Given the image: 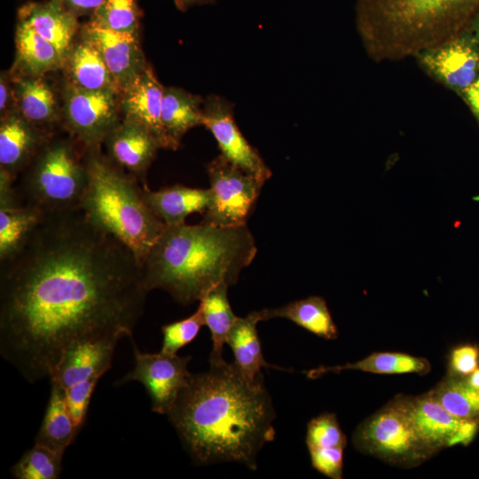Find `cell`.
Returning <instances> with one entry per match:
<instances>
[{
	"label": "cell",
	"instance_id": "1",
	"mask_svg": "<svg viewBox=\"0 0 479 479\" xmlns=\"http://www.w3.org/2000/svg\"><path fill=\"white\" fill-rule=\"evenodd\" d=\"M148 292L135 254L81 208L44 213L0 262V355L29 383L50 379L73 343L131 338Z\"/></svg>",
	"mask_w": 479,
	"mask_h": 479
},
{
	"label": "cell",
	"instance_id": "2",
	"mask_svg": "<svg viewBox=\"0 0 479 479\" xmlns=\"http://www.w3.org/2000/svg\"><path fill=\"white\" fill-rule=\"evenodd\" d=\"M167 416L197 465L237 462L255 470L259 452L275 438L263 376L248 381L225 360L192 373Z\"/></svg>",
	"mask_w": 479,
	"mask_h": 479
},
{
	"label": "cell",
	"instance_id": "3",
	"mask_svg": "<svg viewBox=\"0 0 479 479\" xmlns=\"http://www.w3.org/2000/svg\"><path fill=\"white\" fill-rule=\"evenodd\" d=\"M256 252L246 224L167 225L141 263L145 284L189 305L220 284H236Z\"/></svg>",
	"mask_w": 479,
	"mask_h": 479
},
{
	"label": "cell",
	"instance_id": "4",
	"mask_svg": "<svg viewBox=\"0 0 479 479\" xmlns=\"http://www.w3.org/2000/svg\"><path fill=\"white\" fill-rule=\"evenodd\" d=\"M86 162L89 184L82 210L142 263L167 225L147 206L138 180L103 154L101 148L86 149Z\"/></svg>",
	"mask_w": 479,
	"mask_h": 479
},
{
	"label": "cell",
	"instance_id": "5",
	"mask_svg": "<svg viewBox=\"0 0 479 479\" xmlns=\"http://www.w3.org/2000/svg\"><path fill=\"white\" fill-rule=\"evenodd\" d=\"M89 184L86 148L53 133L14 183L17 199L43 213L81 208Z\"/></svg>",
	"mask_w": 479,
	"mask_h": 479
},
{
	"label": "cell",
	"instance_id": "6",
	"mask_svg": "<svg viewBox=\"0 0 479 479\" xmlns=\"http://www.w3.org/2000/svg\"><path fill=\"white\" fill-rule=\"evenodd\" d=\"M479 0H357V20L364 35L389 46L414 48L440 38L469 13Z\"/></svg>",
	"mask_w": 479,
	"mask_h": 479
},
{
	"label": "cell",
	"instance_id": "7",
	"mask_svg": "<svg viewBox=\"0 0 479 479\" xmlns=\"http://www.w3.org/2000/svg\"><path fill=\"white\" fill-rule=\"evenodd\" d=\"M352 443L360 452L404 468L418 467L434 455L396 397L357 427Z\"/></svg>",
	"mask_w": 479,
	"mask_h": 479
},
{
	"label": "cell",
	"instance_id": "8",
	"mask_svg": "<svg viewBox=\"0 0 479 479\" xmlns=\"http://www.w3.org/2000/svg\"><path fill=\"white\" fill-rule=\"evenodd\" d=\"M207 170L211 199L201 223L219 227L245 225L263 183L221 154L208 164Z\"/></svg>",
	"mask_w": 479,
	"mask_h": 479
},
{
	"label": "cell",
	"instance_id": "9",
	"mask_svg": "<svg viewBox=\"0 0 479 479\" xmlns=\"http://www.w3.org/2000/svg\"><path fill=\"white\" fill-rule=\"evenodd\" d=\"M62 126L86 149L101 148L107 135L122 122L120 94L78 89L64 82Z\"/></svg>",
	"mask_w": 479,
	"mask_h": 479
},
{
	"label": "cell",
	"instance_id": "10",
	"mask_svg": "<svg viewBox=\"0 0 479 479\" xmlns=\"http://www.w3.org/2000/svg\"><path fill=\"white\" fill-rule=\"evenodd\" d=\"M135 366L118 384L138 381L144 385L152 403V410L167 415L186 386L192 373L188 370L191 357L177 354L142 352L131 339Z\"/></svg>",
	"mask_w": 479,
	"mask_h": 479
},
{
	"label": "cell",
	"instance_id": "11",
	"mask_svg": "<svg viewBox=\"0 0 479 479\" xmlns=\"http://www.w3.org/2000/svg\"><path fill=\"white\" fill-rule=\"evenodd\" d=\"M422 442L435 455L444 448L467 445L479 430V423L460 420L449 412L429 392L395 397Z\"/></svg>",
	"mask_w": 479,
	"mask_h": 479
},
{
	"label": "cell",
	"instance_id": "12",
	"mask_svg": "<svg viewBox=\"0 0 479 479\" xmlns=\"http://www.w3.org/2000/svg\"><path fill=\"white\" fill-rule=\"evenodd\" d=\"M203 126L214 136L221 155L263 184L271 177L258 152L237 126L232 106L219 96H209L203 104Z\"/></svg>",
	"mask_w": 479,
	"mask_h": 479
},
{
	"label": "cell",
	"instance_id": "13",
	"mask_svg": "<svg viewBox=\"0 0 479 479\" xmlns=\"http://www.w3.org/2000/svg\"><path fill=\"white\" fill-rule=\"evenodd\" d=\"M79 34L97 47L121 92L148 67L139 35L103 28L91 21L81 26Z\"/></svg>",
	"mask_w": 479,
	"mask_h": 479
},
{
	"label": "cell",
	"instance_id": "14",
	"mask_svg": "<svg viewBox=\"0 0 479 479\" xmlns=\"http://www.w3.org/2000/svg\"><path fill=\"white\" fill-rule=\"evenodd\" d=\"M106 156L147 187V171L161 145L145 126L122 119L104 140Z\"/></svg>",
	"mask_w": 479,
	"mask_h": 479
},
{
	"label": "cell",
	"instance_id": "15",
	"mask_svg": "<svg viewBox=\"0 0 479 479\" xmlns=\"http://www.w3.org/2000/svg\"><path fill=\"white\" fill-rule=\"evenodd\" d=\"M119 336H106L79 341L62 354L53 370L51 382L64 389L88 380L99 379L111 367Z\"/></svg>",
	"mask_w": 479,
	"mask_h": 479
},
{
	"label": "cell",
	"instance_id": "16",
	"mask_svg": "<svg viewBox=\"0 0 479 479\" xmlns=\"http://www.w3.org/2000/svg\"><path fill=\"white\" fill-rule=\"evenodd\" d=\"M51 135L16 110L1 117L0 171L15 182Z\"/></svg>",
	"mask_w": 479,
	"mask_h": 479
},
{
	"label": "cell",
	"instance_id": "17",
	"mask_svg": "<svg viewBox=\"0 0 479 479\" xmlns=\"http://www.w3.org/2000/svg\"><path fill=\"white\" fill-rule=\"evenodd\" d=\"M163 90L164 86L148 65L142 74L121 92L120 111L122 119L145 126L157 137L161 148L170 149L161 122Z\"/></svg>",
	"mask_w": 479,
	"mask_h": 479
},
{
	"label": "cell",
	"instance_id": "18",
	"mask_svg": "<svg viewBox=\"0 0 479 479\" xmlns=\"http://www.w3.org/2000/svg\"><path fill=\"white\" fill-rule=\"evenodd\" d=\"M18 20L52 43L63 60L81 28L78 17L59 0L29 2L20 8Z\"/></svg>",
	"mask_w": 479,
	"mask_h": 479
},
{
	"label": "cell",
	"instance_id": "19",
	"mask_svg": "<svg viewBox=\"0 0 479 479\" xmlns=\"http://www.w3.org/2000/svg\"><path fill=\"white\" fill-rule=\"evenodd\" d=\"M16 111L48 134L61 122L57 93L43 76H13Z\"/></svg>",
	"mask_w": 479,
	"mask_h": 479
},
{
	"label": "cell",
	"instance_id": "20",
	"mask_svg": "<svg viewBox=\"0 0 479 479\" xmlns=\"http://www.w3.org/2000/svg\"><path fill=\"white\" fill-rule=\"evenodd\" d=\"M62 70L65 82L78 89L121 94L97 47L80 34L64 59Z\"/></svg>",
	"mask_w": 479,
	"mask_h": 479
},
{
	"label": "cell",
	"instance_id": "21",
	"mask_svg": "<svg viewBox=\"0 0 479 479\" xmlns=\"http://www.w3.org/2000/svg\"><path fill=\"white\" fill-rule=\"evenodd\" d=\"M43 214L35 207L21 204L12 186L0 187V262L20 250Z\"/></svg>",
	"mask_w": 479,
	"mask_h": 479
},
{
	"label": "cell",
	"instance_id": "22",
	"mask_svg": "<svg viewBox=\"0 0 479 479\" xmlns=\"http://www.w3.org/2000/svg\"><path fill=\"white\" fill-rule=\"evenodd\" d=\"M143 195L151 210L168 226L185 223L195 212L203 214L210 199V190L182 185L167 186L157 191L143 187Z\"/></svg>",
	"mask_w": 479,
	"mask_h": 479
},
{
	"label": "cell",
	"instance_id": "23",
	"mask_svg": "<svg viewBox=\"0 0 479 479\" xmlns=\"http://www.w3.org/2000/svg\"><path fill=\"white\" fill-rule=\"evenodd\" d=\"M16 56L10 69L13 76H44L62 69L64 60L57 48L26 22L18 20L15 31Z\"/></svg>",
	"mask_w": 479,
	"mask_h": 479
},
{
	"label": "cell",
	"instance_id": "24",
	"mask_svg": "<svg viewBox=\"0 0 479 479\" xmlns=\"http://www.w3.org/2000/svg\"><path fill=\"white\" fill-rule=\"evenodd\" d=\"M204 100L184 89L164 87L161 122L171 150L180 146L183 137L189 130L203 125Z\"/></svg>",
	"mask_w": 479,
	"mask_h": 479
},
{
	"label": "cell",
	"instance_id": "25",
	"mask_svg": "<svg viewBox=\"0 0 479 479\" xmlns=\"http://www.w3.org/2000/svg\"><path fill=\"white\" fill-rule=\"evenodd\" d=\"M260 321H263L260 310L252 311L243 318L238 317L227 339V344L234 355L233 363L242 375L251 381L263 376V368L289 371L268 364L264 359L256 330Z\"/></svg>",
	"mask_w": 479,
	"mask_h": 479
},
{
	"label": "cell",
	"instance_id": "26",
	"mask_svg": "<svg viewBox=\"0 0 479 479\" xmlns=\"http://www.w3.org/2000/svg\"><path fill=\"white\" fill-rule=\"evenodd\" d=\"M357 370L378 374L417 373L420 376L431 371L429 361L402 352H374L354 363L341 365L320 366L306 372L310 379H317L326 373Z\"/></svg>",
	"mask_w": 479,
	"mask_h": 479
},
{
	"label": "cell",
	"instance_id": "27",
	"mask_svg": "<svg viewBox=\"0 0 479 479\" xmlns=\"http://www.w3.org/2000/svg\"><path fill=\"white\" fill-rule=\"evenodd\" d=\"M262 319H288L311 334L326 340L338 337V330L324 298L310 296L284 306L260 310Z\"/></svg>",
	"mask_w": 479,
	"mask_h": 479
},
{
	"label": "cell",
	"instance_id": "28",
	"mask_svg": "<svg viewBox=\"0 0 479 479\" xmlns=\"http://www.w3.org/2000/svg\"><path fill=\"white\" fill-rule=\"evenodd\" d=\"M78 432L66 402L65 389L51 382L49 402L35 443L63 456Z\"/></svg>",
	"mask_w": 479,
	"mask_h": 479
},
{
	"label": "cell",
	"instance_id": "29",
	"mask_svg": "<svg viewBox=\"0 0 479 479\" xmlns=\"http://www.w3.org/2000/svg\"><path fill=\"white\" fill-rule=\"evenodd\" d=\"M228 287L226 284H220L208 291L199 301L205 326L211 334L210 365L224 361V345L227 343L229 334L238 318L228 300Z\"/></svg>",
	"mask_w": 479,
	"mask_h": 479
},
{
	"label": "cell",
	"instance_id": "30",
	"mask_svg": "<svg viewBox=\"0 0 479 479\" xmlns=\"http://www.w3.org/2000/svg\"><path fill=\"white\" fill-rule=\"evenodd\" d=\"M425 61L447 83L465 89L475 81L479 59L470 47L452 43L427 56Z\"/></svg>",
	"mask_w": 479,
	"mask_h": 479
},
{
	"label": "cell",
	"instance_id": "31",
	"mask_svg": "<svg viewBox=\"0 0 479 479\" xmlns=\"http://www.w3.org/2000/svg\"><path fill=\"white\" fill-rule=\"evenodd\" d=\"M428 392L455 417L479 423V390L466 378L446 373Z\"/></svg>",
	"mask_w": 479,
	"mask_h": 479
},
{
	"label": "cell",
	"instance_id": "32",
	"mask_svg": "<svg viewBox=\"0 0 479 479\" xmlns=\"http://www.w3.org/2000/svg\"><path fill=\"white\" fill-rule=\"evenodd\" d=\"M141 18L138 0H105L90 21L103 28L139 35Z\"/></svg>",
	"mask_w": 479,
	"mask_h": 479
},
{
	"label": "cell",
	"instance_id": "33",
	"mask_svg": "<svg viewBox=\"0 0 479 479\" xmlns=\"http://www.w3.org/2000/svg\"><path fill=\"white\" fill-rule=\"evenodd\" d=\"M60 454L35 443L11 467L10 473L17 479H56L62 470Z\"/></svg>",
	"mask_w": 479,
	"mask_h": 479
},
{
	"label": "cell",
	"instance_id": "34",
	"mask_svg": "<svg viewBox=\"0 0 479 479\" xmlns=\"http://www.w3.org/2000/svg\"><path fill=\"white\" fill-rule=\"evenodd\" d=\"M306 444L309 449L346 447L347 438L334 413H322L307 425Z\"/></svg>",
	"mask_w": 479,
	"mask_h": 479
},
{
	"label": "cell",
	"instance_id": "35",
	"mask_svg": "<svg viewBox=\"0 0 479 479\" xmlns=\"http://www.w3.org/2000/svg\"><path fill=\"white\" fill-rule=\"evenodd\" d=\"M202 326H205V322L200 306L190 317L164 325L161 327L163 338L160 351L177 354L180 349L196 338Z\"/></svg>",
	"mask_w": 479,
	"mask_h": 479
},
{
	"label": "cell",
	"instance_id": "36",
	"mask_svg": "<svg viewBox=\"0 0 479 479\" xmlns=\"http://www.w3.org/2000/svg\"><path fill=\"white\" fill-rule=\"evenodd\" d=\"M98 380L81 381L65 389L68 410L79 431L85 422L90 399Z\"/></svg>",
	"mask_w": 479,
	"mask_h": 479
},
{
	"label": "cell",
	"instance_id": "37",
	"mask_svg": "<svg viewBox=\"0 0 479 479\" xmlns=\"http://www.w3.org/2000/svg\"><path fill=\"white\" fill-rule=\"evenodd\" d=\"M343 451L342 447L309 449L312 467L332 479L342 478Z\"/></svg>",
	"mask_w": 479,
	"mask_h": 479
},
{
	"label": "cell",
	"instance_id": "38",
	"mask_svg": "<svg viewBox=\"0 0 479 479\" xmlns=\"http://www.w3.org/2000/svg\"><path fill=\"white\" fill-rule=\"evenodd\" d=\"M479 367V347L463 344L452 349L447 373L467 378Z\"/></svg>",
	"mask_w": 479,
	"mask_h": 479
},
{
	"label": "cell",
	"instance_id": "39",
	"mask_svg": "<svg viewBox=\"0 0 479 479\" xmlns=\"http://www.w3.org/2000/svg\"><path fill=\"white\" fill-rule=\"evenodd\" d=\"M16 110L12 75L2 71L0 75V116L3 117Z\"/></svg>",
	"mask_w": 479,
	"mask_h": 479
},
{
	"label": "cell",
	"instance_id": "40",
	"mask_svg": "<svg viewBox=\"0 0 479 479\" xmlns=\"http://www.w3.org/2000/svg\"><path fill=\"white\" fill-rule=\"evenodd\" d=\"M69 12L80 16L92 14L98 9L105 0H59Z\"/></svg>",
	"mask_w": 479,
	"mask_h": 479
},
{
	"label": "cell",
	"instance_id": "41",
	"mask_svg": "<svg viewBox=\"0 0 479 479\" xmlns=\"http://www.w3.org/2000/svg\"><path fill=\"white\" fill-rule=\"evenodd\" d=\"M464 90L470 106L479 116V78L466 87Z\"/></svg>",
	"mask_w": 479,
	"mask_h": 479
},
{
	"label": "cell",
	"instance_id": "42",
	"mask_svg": "<svg viewBox=\"0 0 479 479\" xmlns=\"http://www.w3.org/2000/svg\"><path fill=\"white\" fill-rule=\"evenodd\" d=\"M215 0H175L176 5L181 11H185L193 5L213 4Z\"/></svg>",
	"mask_w": 479,
	"mask_h": 479
},
{
	"label": "cell",
	"instance_id": "43",
	"mask_svg": "<svg viewBox=\"0 0 479 479\" xmlns=\"http://www.w3.org/2000/svg\"><path fill=\"white\" fill-rule=\"evenodd\" d=\"M467 381L479 390V367L466 378Z\"/></svg>",
	"mask_w": 479,
	"mask_h": 479
}]
</instances>
